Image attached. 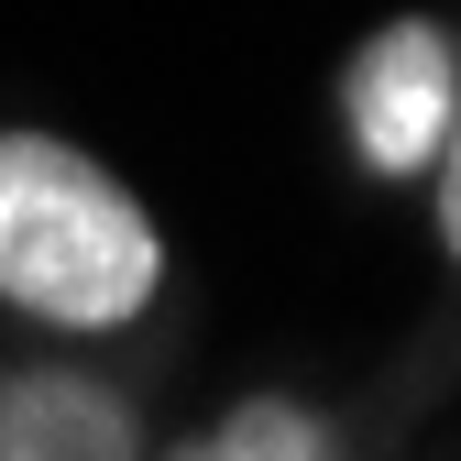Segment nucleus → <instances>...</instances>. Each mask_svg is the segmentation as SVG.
Listing matches in <instances>:
<instances>
[{"label": "nucleus", "instance_id": "1", "mask_svg": "<svg viewBox=\"0 0 461 461\" xmlns=\"http://www.w3.org/2000/svg\"><path fill=\"white\" fill-rule=\"evenodd\" d=\"M165 285V220L132 198L122 165L67 132L0 122V308L55 340H132Z\"/></svg>", "mask_w": 461, "mask_h": 461}, {"label": "nucleus", "instance_id": "2", "mask_svg": "<svg viewBox=\"0 0 461 461\" xmlns=\"http://www.w3.org/2000/svg\"><path fill=\"white\" fill-rule=\"evenodd\" d=\"M340 110V154L363 165L374 187H429V165L461 122V23L450 12H395L374 23L330 77Z\"/></svg>", "mask_w": 461, "mask_h": 461}, {"label": "nucleus", "instance_id": "3", "mask_svg": "<svg viewBox=\"0 0 461 461\" xmlns=\"http://www.w3.org/2000/svg\"><path fill=\"white\" fill-rule=\"evenodd\" d=\"M0 461H154V439L88 363H0Z\"/></svg>", "mask_w": 461, "mask_h": 461}, {"label": "nucleus", "instance_id": "4", "mask_svg": "<svg viewBox=\"0 0 461 461\" xmlns=\"http://www.w3.org/2000/svg\"><path fill=\"white\" fill-rule=\"evenodd\" d=\"M154 461H352V429L308 395H230L209 429H187Z\"/></svg>", "mask_w": 461, "mask_h": 461}, {"label": "nucleus", "instance_id": "5", "mask_svg": "<svg viewBox=\"0 0 461 461\" xmlns=\"http://www.w3.org/2000/svg\"><path fill=\"white\" fill-rule=\"evenodd\" d=\"M429 230H439V264L461 275V122H450V143L429 165Z\"/></svg>", "mask_w": 461, "mask_h": 461}]
</instances>
